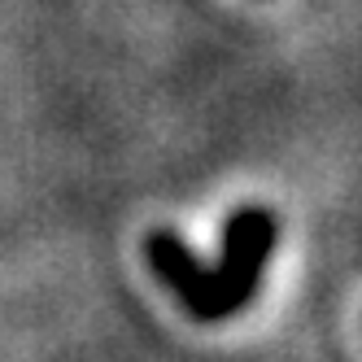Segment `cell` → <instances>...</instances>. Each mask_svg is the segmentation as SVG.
I'll return each instance as SVG.
<instances>
[{
    "mask_svg": "<svg viewBox=\"0 0 362 362\" xmlns=\"http://www.w3.org/2000/svg\"><path fill=\"white\" fill-rule=\"evenodd\" d=\"M275 240H279L275 214L262 210V205H245V210H236L223 223V262L218 267H205L175 231H153L144 240V257H148L153 275L179 297V305L192 319L223 323L253 301Z\"/></svg>",
    "mask_w": 362,
    "mask_h": 362,
    "instance_id": "1",
    "label": "cell"
}]
</instances>
